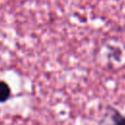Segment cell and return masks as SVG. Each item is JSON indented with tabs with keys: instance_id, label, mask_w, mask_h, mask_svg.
I'll return each instance as SVG.
<instances>
[{
	"instance_id": "obj_1",
	"label": "cell",
	"mask_w": 125,
	"mask_h": 125,
	"mask_svg": "<svg viewBox=\"0 0 125 125\" xmlns=\"http://www.w3.org/2000/svg\"><path fill=\"white\" fill-rule=\"evenodd\" d=\"M11 96V90L7 83L0 81V103L6 102Z\"/></svg>"
},
{
	"instance_id": "obj_2",
	"label": "cell",
	"mask_w": 125,
	"mask_h": 125,
	"mask_svg": "<svg viewBox=\"0 0 125 125\" xmlns=\"http://www.w3.org/2000/svg\"><path fill=\"white\" fill-rule=\"evenodd\" d=\"M111 111V120L113 125H125V116L120 114L115 108H110Z\"/></svg>"
}]
</instances>
